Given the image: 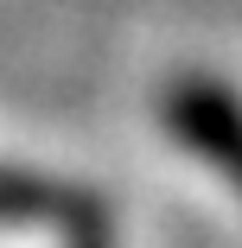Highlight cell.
I'll return each instance as SVG.
<instances>
[{
    "label": "cell",
    "mask_w": 242,
    "mask_h": 248,
    "mask_svg": "<svg viewBox=\"0 0 242 248\" xmlns=\"http://www.w3.org/2000/svg\"><path fill=\"white\" fill-rule=\"evenodd\" d=\"M166 121L191 153H204L229 185H242V108L217 83H178L166 95Z\"/></svg>",
    "instance_id": "6da1fadb"
},
{
    "label": "cell",
    "mask_w": 242,
    "mask_h": 248,
    "mask_svg": "<svg viewBox=\"0 0 242 248\" xmlns=\"http://www.w3.org/2000/svg\"><path fill=\"white\" fill-rule=\"evenodd\" d=\"M0 223H64V229H96V204L83 191L45 185L26 172H0Z\"/></svg>",
    "instance_id": "7a4b0ae2"
}]
</instances>
